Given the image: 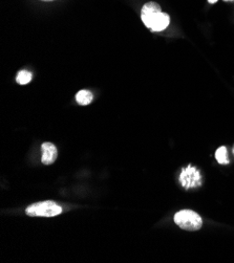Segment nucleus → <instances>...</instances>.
I'll return each instance as SVG.
<instances>
[{
    "mask_svg": "<svg viewBox=\"0 0 234 263\" xmlns=\"http://www.w3.org/2000/svg\"><path fill=\"white\" fill-rule=\"evenodd\" d=\"M41 150H42L41 162L44 165H52L53 163H55V161L57 160V157H58V152H57V148L55 147L54 144L43 143L41 146Z\"/></svg>",
    "mask_w": 234,
    "mask_h": 263,
    "instance_id": "39448f33",
    "label": "nucleus"
},
{
    "mask_svg": "<svg viewBox=\"0 0 234 263\" xmlns=\"http://www.w3.org/2000/svg\"><path fill=\"white\" fill-rule=\"evenodd\" d=\"M30 80H32V73H30L29 71H27V70H20L17 73L16 81L20 85H25V84L29 83Z\"/></svg>",
    "mask_w": 234,
    "mask_h": 263,
    "instance_id": "1a4fd4ad",
    "label": "nucleus"
},
{
    "mask_svg": "<svg viewBox=\"0 0 234 263\" xmlns=\"http://www.w3.org/2000/svg\"><path fill=\"white\" fill-rule=\"evenodd\" d=\"M233 153H234V148H233Z\"/></svg>",
    "mask_w": 234,
    "mask_h": 263,
    "instance_id": "ddd939ff",
    "label": "nucleus"
},
{
    "mask_svg": "<svg viewBox=\"0 0 234 263\" xmlns=\"http://www.w3.org/2000/svg\"><path fill=\"white\" fill-rule=\"evenodd\" d=\"M180 182L185 189L199 187L202 184L200 172L191 165L187 168H183L180 175Z\"/></svg>",
    "mask_w": 234,
    "mask_h": 263,
    "instance_id": "20e7f679",
    "label": "nucleus"
},
{
    "mask_svg": "<svg viewBox=\"0 0 234 263\" xmlns=\"http://www.w3.org/2000/svg\"><path fill=\"white\" fill-rule=\"evenodd\" d=\"M62 208L54 202H42L30 205L26 208L25 213L30 217H54L61 214Z\"/></svg>",
    "mask_w": 234,
    "mask_h": 263,
    "instance_id": "f257e3e1",
    "label": "nucleus"
},
{
    "mask_svg": "<svg viewBox=\"0 0 234 263\" xmlns=\"http://www.w3.org/2000/svg\"><path fill=\"white\" fill-rule=\"evenodd\" d=\"M76 100L80 105H88L92 101V94L88 90H80L76 95Z\"/></svg>",
    "mask_w": 234,
    "mask_h": 263,
    "instance_id": "423d86ee",
    "label": "nucleus"
},
{
    "mask_svg": "<svg viewBox=\"0 0 234 263\" xmlns=\"http://www.w3.org/2000/svg\"><path fill=\"white\" fill-rule=\"evenodd\" d=\"M216 2H217V0H208V3H209V4H211V5L215 4Z\"/></svg>",
    "mask_w": 234,
    "mask_h": 263,
    "instance_id": "9d476101",
    "label": "nucleus"
},
{
    "mask_svg": "<svg viewBox=\"0 0 234 263\" xmlns=\"http://www.w3.org/2000/svg\"><path fill=\"white\" fill-rule=\"evenodd\" d=\"M175 222L186 231H197L203 226L200 216L191 210L179 211L175 215Z\"/></svg>",
    "mask_w": 234,
    "mask_h": 263,
    "instance_id": "f03ea898",
    "label": "nucleus"
},
{
    "mask_svg": "<svg viewBox=\"0 0 234 263\" xmlns=\"http://www.w3.org/2000/svg\"><path fill=\"white\" fill-rule=\"evenodd\" d=\"M160 12H162L160 5H158L157 3H147L143 6L141 15L154 14V13H160Z\"/></svg>",
    "mask_w": 234,
    "mask_h": 263,
    "instance_id": "6e6552de",
    "label": "nucleus"
},
{
    "mask_svg": "<svg viewBox=\"0 0 234 263\" xmlns=\"http://www.w3.org/2000/svg\"><path fill=\"white\" fill-rule=\"evenodd\" d=\"M215 159L216 161L222 164V165H227L230 163L229 158H228V152H227V148L225 146H222L218 148L215 152Z\"/></svg>",
    "mask_w": 234,
    "mask_h": 263,
    "instance_id": "0eeeda50",
    "label": "nucleus"
},
{
    "mask_svg": "<svg viewBox=\"0 0 234 263\" xmlns=\"http://www.w3.org/2000/svg\"><path fill=\"white\" fill-rule=\"evenodd\" d=\"M225 2H231V0H225Z\"/></svg>",
    "mask_w": 234,
    "mask_h": 263,
    "instance_id": "f8f14e48",
    "label": "nucleus"
},
{
    "mask_svg": "<svg viewBox=\"0 0 234 263\" xmlns=\"http://www.w3.org/2000/svg\"><path fill=\"white\" fill-rule=\"evenodd\" d=\"M43 2H52V0H43Z\"/></svg>",
    "mask_w": 234,
    "mask_h": 263,
    "instance_id": "9b49d317",
    "label": "nucleus"
},
{
    "mask_svg": "<svg viewBox=\"0 0 234 263\" xmlns=\"http://www.w3.org/2000/svg\"><path fill=\"white\" fill-rule=\"evenodd\" d=\"M141 18L144 24L148 28H150L152 32H161V30H164L170 22L169 15L163 12L141 15Z\"/></svg>",
    "mask_w": 234,
    "mask_h": 263,
    "instance_id": "7ed1b4c3",
    "label": "nucleus"
}]
</instances>
